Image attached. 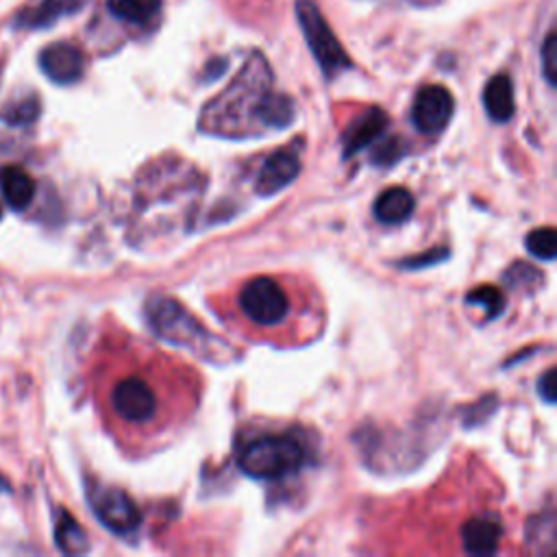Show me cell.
Segmentation results:
<instances>
[{"label":"cell","instance_id":"6da1fadb","mask_svg":"<svg viewBox=\"0 0 557 557\" xmlns=\"http://www.w3.org/2000/svg\"><path fill=\"white\" fill-rule=\"evenodd\" d=\"M168 363L148 361V370H137L120 376L109 389L111 413L137 431H146L148 437L163 433L174 424V416L183 411L174 403V370Z\"/></svg>","mask_w":557,"mask_h":557},{"label":"cell","instance_id":"7a4b0ae2","mask_svg":"<svg viewBox=\"0 0 557 557\" xmlns=\"http://www.w3.org/2000/svg\"><path fill=\"white\" fill-rule=\"evenodd\" d=\"M296 283L274 274H257L246 278L235 296V311L244 318L248 331L278 333L283 329L296 331L300 311H309L311 302L300 298Z\"/></svg>","mask_w":557,"mask_h":557},{"label":"cell","instance_id":"3957f363","mask_svg":"<svg viewBox=\"0 0 557 557\" xmlns=\"http://www.w3.org/2000/svg\"><path fill=\"white\" fill-rule=\"evenodd\" d=\"M237 463L252 479L274 481L296 472L305 463V448L289 435H263L239 450Z\"/></svg>","mask_w":557,"mask_h":557},{"label":"cell","instance_id":"277c9868","mask_svg":"<svg viewBox=\"0 0 557 557\" xmlns=\"http://www.w3.org/2000/svg\"><path fill=\"white\" fill-rule=\"evenodd\" d=\"M146 320L157 335L176 346L207 348L209 333L207 329L185 311L176 300L168 296H152L146 302Z\"/></svg>","mask_w":557,"mask_h":557},{"label":"cell","instance_id":"5b68a950","mask_svg":"<svg viewBox=\"0 0 557 557\" xmlns=\"http://www.w3.org/2000/svg\"><path fill=\"white\" fill-rule=\"evenodd\" d=\"M296 17L300 22L302 35L309 44V50L313 52L318 65L326 76H335L337 72L346 70L350 65L348 54L339 46L337 37L333 35L331 26L322 17L320 9L311 0H298L296 2Z\"/></svg>","mask_w":557,"mask_h":557},{"label":"cell","instance_id":"8992f818","mask_svg":"<svg viewBox=\"0 0 557 557\" xmlns=\"http://www.w3.org/2000/svg\"><path fill=\"white\" fill-rule=\"evenodd\" d=\"M89 500L98 520L113 533L126 535L139 524V509L126 492L117 487H96L89 492Z\"/></svg>","mask_w":557,"mask_h":557},{"label":"cell","instance_id":"52a82bcc","mask_svg":"<svg viewBox=\"0 0 557 557\" xmlns=\"http://www.w3.org/2000/svg\"><path fill=\"white\" fill-rule=\"evenodd\" d=\"M453 96L444 85H424L411 107V120L424 135L440 133L453 115Z\"/></svg>","mask_w":557,"mask_h":557},{"label":"cell","instance_id":"ba28073f","mask_svg":"<svg viewBox=\"0 0 557 557\" xmlns=\"http://www.w3.org/2000/svg\"><path fill=\"white\" fill-rule=\"evenodd\" d=\"M39 67L52 83L72 85L83 76L85 57L76 46L57 41L39 52Z\"/></svg>","mask_w":557,"mask_h":557},{"label":"cell","instance_id":"9c48e42d","mask_svg":"<svg viewBox=\"0 0 557 557\" xmlns=\"http://www.w3.org/2000/svg\"><path fill=\"white\" fill-rule=\"evenodd\" d=\"M503 537V524L494 513H481L466 520L459 529L461 548L470 555H492Z\"/></svg>","mask_w":557,"mask_h":557},{"label":"cell","instance_id":"30bf717a","mask_svg":"<svg viewBox=\"0 0 557 557\" xmlns=\"http://www.w3.org/2000/svg\"><path fill=\"white\" fill-rule=\"evenodd\" d=\"M300 170V159L294 150H278L270 154L255 176L257 194L270 196L283 187H287Z\"/></svg>","mask_w":557,"mask_h":557},{"label":"cell","instance_id":"8fae6325","mask_svg":"<svg viewBox=\"0 0 557 557\" xmlns=\"http://www.w3.org/2000/svg\"><path fill=\"white\" fill-rule=\"evenodd\" d=\"M387 124V115L379 107L366 109L346 131L344 135V154H352L372 139H376Z\"/></svg>","mask_w":557,"mask_h":557},{"label":"cell","instance_id":"7c38bea8","mask_svg":"<svg viewBox=\"0 0 557 557\" xmlns=\"http://www.w3.org/2000/svg\"><path fill=\"white\" fill-rule=\"evenodd\" d=\"M0 189L13 211L26 209L35 198V181L20 165H7L0 170Z\"/></svg>","mask_w":557,"mask_h":557},{"label":"cell","instance_id":"4fadbf2b","mask_svg":"<svg viewBox=\"0 0 557 557\" xmlns=\"http://www.w3.org/2000/svg\"><path fill=\"white\" fill-rule=\"evenodd\" d=\"M413 196L405 187H387L374 200V218L383 224H400L413 213Z\"/></svg>","mask_w":557,"mask_h":557},{"label":"cell","instance_id":"5bb4252c","mask_svg":"<svg viewBox=\"0 0 557 557\" xmlns=\"http://www.w3.org/2000/svg\"><path fill=\"white\" fill-rule=\"evenodd\" d=\"M485 111L494 122H507L513 115V85L507 74H496L490 78L483 91Z\"/></svg>","mask_w":557,"mask_h":557},{"label":"cell","instance_id":"9a60e30c","mask_svg":"<svg viewBox=\"0 0 557 557\" xmlns=\"http://www.w3.org/2000/svg\"><path fill=\"white\" fill-rule=\"evenodd\" d=\"M85 0H41L37 7L24 11L17 24L24 28H48L57 20L76 13Z\"/></svg>","mask_w":557,"mask_h":557},{"label":"cell","instance_id":"2e32d148","mask_svg":"<svg viewBox=\"0 0 557 557\" xmlns=\"http://www.w3.org/2000/svg\"><path fill=\"white\" fill-rule=\"evenodd\" d=\"M54 540H57V546L63 550V553H83L87 548V537H85V531L78 527V522L67 513V511H59V518H57V527H54Z\"/></svg>","mask_w":557,"mask_h":557},{"label":"cell","instance_id":"e0dca14e","mask_svg":"<svg viewBox=\"0 0 557 557\" xmlns=\"http://www.w3.org/2000/svg\"><path fill=\"white\" fill-rule=\"evenodd\" d=\"M161 0H107L109 11L131 24H144L148 22L157 9H159Z\"/></svg>","mask_w":557,"mask_h":557},{"label":"cell","instance_id":"ac0fdd59","mask_svg":"<svg viewBox=\"0 0 557 557\" xmlns=\"http://www.w3.org/2000/svg\"><path fill=\"white\" fill-rule=\"evenodd\" d=\"M0 117H2V122L11 124V126L30 124V122H35V120L39 117V100H37L35 96L15 100V102L7 104V107L0 111Z\"/></svg>","mask_w":557,"mask_h":557},{"label":"cell","instance_id":"d6986e66","mask_svg":"<svg viewBox=\"0 0 557 557\" xmlns=\"http://www.w3.org/2000/svg\"><path fill=\"white\" fill-rule=\"evenodd\" d=\"M527 248L533 257L550 261L557 255V233L550 226L544 228H535L527 235Z\"/></svg>","mask_w":557,"mask_h":557},{"label":"cell","instance_id":"ffe728a7","mask_svg":"<svg viewBox=\"0 0 557 557\" xmlns=\"http://www.w3.org/2000/svg\"><path fill=\"white\" fill-rule=\"evenodd\" d=\"M466 300L472 302V305H481L483 311H485L490 318L498 315V313L503 311V307H505V298H503L500 289H496L494 285H481V287L472 289V292L466 296Z\"/></svg>","mask_w":557,"mask_h":557},{"label":"cell","instance_id":"44dd1931","mask_svg":"<svg viewBox=\"0 0 557 557\" xmlns=\"http://www.w3.org/2000/svg\"><path fill=\"white\" fill-rule=\"evenodd\" d=\"M542 70H544V76L550 85H555L557 81V39H555V33H548L546 39H544V46H542Z\"/></svg>","mask_w":557,"mask_h":557},{"label":"cell","instance_id":"7402d4cb","mask_svg":"<svg viewBox=\"0 0 557 557\" xmlns=\"http://www.w3.org/2000/svg\"><path fill=\"white\" fill-rule=\"evenodd\" d=\"M540 394L544 396L546 403H553V400H555L557 392H555V370H553V368L546 370V374L542 376V381H540Z\"/></svg>","mask_w":557,"mask_h":557},{"label":"cell","instance_id":"603a6c76","mask_svg":"<svg viewBox=\"0 0 557 557\" xmlns=\"http://www.w3.org/2000/svg\"><path fill=\"white\" fill-rule=\"evenodd\" d=\"M9 490V483L2 479V474H0V492H7Z\"/></svg>","mask_w":557,"mask_h":557},{"label":"cell","instance_id":"cb8c5ba5","mask_svg":"<svg viewBox=\"0 0 557 557\" xmlns=\"http://www.w3.org/2000/svg\"><path fill=\"white\" fill-rule=\"evenodd\" d=\"M0 220H2V211H0Z\"/></svg>","mask_w":557,"mask_h":557}]
</instances>
